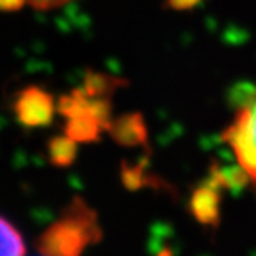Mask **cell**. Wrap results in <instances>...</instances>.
<instances>
[{"label":"cell","instance_id":"cell-2","mask_svg":"<svg viewBox=\"0 0 256 256\" xmlns=\"http://www.w3.org/2000/svg\"><path fill=\"white\" fill-rule=\"evenodd\" d=\"M222 140L233 152L240 167L256 184V86L241 102L222 133Z\"/></svg>","mask_w":256,"mask_h":256},{"label":"cell","instance_id":"cell-7","mask_svg":"<svg viewBox=\"0 0 256 256\" xmlns=\"http://www.w3.org/2000/svg\"><path fill=\"white\" fill-rule=\"evenodd\" d=\"M199 0H168L170 6L176 8V10H186V8H190L192 5L198 4Z\"/></svg>","mask_w":256,"mask_h":256},{"label":"cell","instance_id":"cell-6","mask_svg":"<svg viewBox=\"0 0 256 256\" xmlns=\"http://www.w3.org/2000/svg\"><path fill=\"white\" fill-rule=\"evenodd\" d=\"M26 5V0H0V11L14 12L19 11Z\"/></svg>","mask_w":256,"mask_h":256},{"label":"cell","instance_id":"cell-5","mask_svg":"<svg viewBox=\"0 0 256 256\" xmlns=\"http://www.w3.org/2000/svg\"><path fill=\"white\" fill-rule=\"evenodd\" d=\"M71 2L72 0H26V5L34 8L36 11H51L62 8Z\"/></svg>","mask_w":256,"mask_h":256},{"label":"cell","instance_id":"cell-3","mask_svg":"<svg viewBox=\"0 0 256 256\" xmlns=\"http://www.w3.org/2000/svg\"><path fill=\"white\" fill-rule=\"evenodd\" d=\"M54 108L56 106L51 94L36 85L22 88L12 104L14 114L24 126H44L50 124Z\"/></svg>","mask_w":256,"mask_h":256},{"label":"cell","instance_id":"cell-1","mask_svg":"<svg viewBox=\"0 0 256 256\" xmlns=\"http://www.w3.org/2000/svg\"><path fill=\"white\" fill-rule=\"evenodd\" d=\"M99 236L94 212L82 200H74L70 210L44 233L40 250L44 256H79Z\"/></svg>","mask_w":256,"mask_h":256},{"label":"cell","instance_id":"cell-4","mask_svg":"<svg viewBox=\"0 0 256 256\" xmlns=\"http://www.w3.org/2000/svg\"><path fill=\"white\" fill-rule=\"evenodd\" d=\"M0 256H25L22 234L2 216H0Z\"/></svg>","mask_w":256,"mask_h":256}]
</instances>
